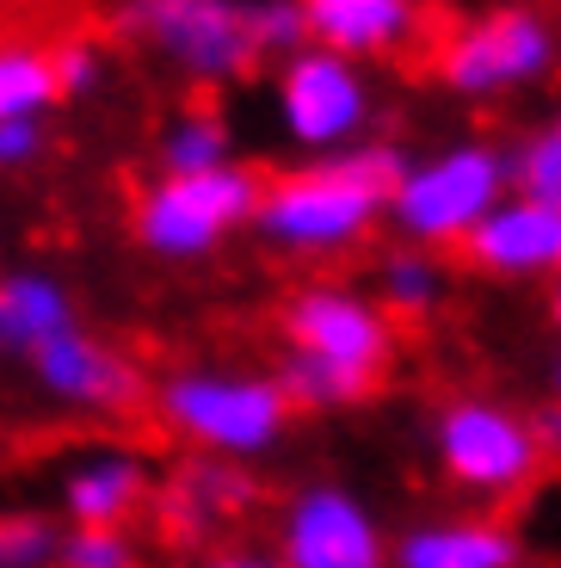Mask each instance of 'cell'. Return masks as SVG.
<instances>
[{"instance_id": "1", "label": "cell", "mask_w": 561, "mask_h": 568, "mask_svg": "<svg viewBox=\"0 0 561 568\" xmlns=\"http://www.w3.org/2000/svg\"><path fill=\"white\" fill-rule=\"evenodd\" d=\"M401 149L389 142H358L346 155L296 161L259 185V211L253 229L266 235L278 254L296 260H334L351 254L389 211V185L401 173Z\"/></svg>"}, {"instance_id": "2", "label": "cell", "mask_w": 561, "mask_h": 568, "mask_svg": "<svg viewBox=\"0 0 561 568\" xmlns=\"http://www.w3.org/2000/svg\"><path fill=\"white\" fill-rule=\"evenodd\" d=\"M155 414L173 439L204 452L211 464H253L284 445L290 433V402H284L272 371L241 365H185L161 377Z\"/></svg>"}, {"instance_id": "3", "label": "cell", "mask_w": 561, "mask_h": 568, "mask_svg": "<svg viewBox=\"0 0 561 568\" xmlns=\"http://www.w3.org/2000/svg\"><path fill=\"white\" fill-rule=\"evenodd\" d=\"M506 192H512L506 149L488 136H463V142L432 149V155L401 161V173H395V185H389L382 223L401 235V247L445 254V247L469 242V229H476Z\"/></svg>"}, {"instance_id": "4", "label": "cell", "mask_w": 561, "mask_h": 568, "mask_svg": "<svg viewBox=\"0 0 561 568\" xmlns=\"http://www.w3.org/2000/svg\"><path fill=\"white\" fill-rule=\"evenodd\" d=\"M561 19L543 7H481L450 19L432 43V74L457 100H512L555 81Z\"/></svg>"}, {"instance_id": "5", "label": "cell", "mask_w": 561, "mask_h": 568, "mask_svg": "<svg viewBox=\"0 0 561 568\" xmlns=\"http://www.w3.org/2000/svg\"><path fill=\"white\" fill-rule=\"evenodd\" d=\"M272 124L309 161L346 155V149L370 142L377 81H370V69L334 57L322 43H303L296 57L272 62Z\"/></svg>"}, {"instance_id": "6", "label": "cell", "mask_w": 561, "mask_h": 568, "mask_svg": "<svg viewBox=\"0 0 561 568\" xmlns=\"http://www.w3.org/2000/svg\"><path fill=\"white\" fill-rule=\"evenodd\" d=\"M259 185H266V173H253L247 161H228L211 173H161L142 185L130 229L155 260H204L235 229H253Z\"/></svg>"}, {"instance_id": "7", "label": "cell", "mask_w": 561, "mask_h": 568, "mask_svg": "<svg viewBox=\"0 0 561 568\" xmlns=\"http://www.w3.org/2000/svg\"><path fill=\"white\" fill-rule=\"evenodd\" d=\"M432 457L445 469V483L476 500L524 495L543 469L531 414H519L500 396H450L432 414Z\"/></svg>"}, {"instance_id": "8", "label": "cell", "mask_w": 561, "mask_h": 568, "mask_svg": "<svg viewBox=\"0 0 561 568\" xmlns=\"http://www.w3.org/2000/svg\"><path fill=\"white\" fill-rule=\"evenodd\" d=\"M118 19L192 87H241L259 69L247 7H235V0H136Z\"/></svg>"}, {"instance_id": "9", "label": "cell", "mask_w": 561, "mask_h": 568, "mask_svg": "<svg viewBox=\"0 0 561 568\" xmlns=\"http://www.w3.org/2000/svg\"><path fill=\"white\" fill-rule=\"evenodd\" d=\"M284 346L296 358H315V365L377 384L395 358V322L358 284H303L284 303Z\"/></svg>"}, {"instance_id": "10", "label": "cell", "mask_w": 561, "mask_h": 568, "mask_svg": "<svg viewBox=\"0 0 561 568\" xmlns=\"http://www.w3.org/2000/svg\"><path fill=\"white\" fill-rule=\"evenodd\" d=\"M278 568H389V531L346 483H303L278 513Z\"/></svg>"}, {"instance_id": "11", "label": "cell", "mask_w": 561, "mask_h": 568, "mask_svg": "<svg viewBox=\"0 0 561 568\" xmlns=\"http://www.w3.org/2000/svg\"><path fill=\"white\" fill-rule=\"evenodd\" d=\"M26 365L43 396L62 402V408H81V414H124L142 396V371L112 341L86 334L81 322L62 327L57 341H43Z\"/></svg>"}, {"instance_id": "12", "label": "cell", "mask_w": 561, "mask_h": 568, "mask_svg": "<svg viewBox=\"0 0 561 568\" xmlns=\"http://www.w3.org/2000/svg\"><path fill=\"white\" fill-rule=\"evenodd\" d=\"M481 278H506V284H537L561 278V216L537 199H519V192H506L476 229H469V242L457 247Z\"/></svg>"}, {"instance_id": "13", "label": "cell", "mask_w": 561, "mask_h": 568, "mask_svg": "<svg viewBox=\"0 0 561 568\" xmlns=\"http://www.w3.org/2000/svg\"><path fill=\"white\" fill-rule=\"evenodd\" d=\"M149 464L136 452H118V445H99V452L74 457L57 483V500H62V519L69 526H86V531H124L142 507H149Z\"/></svg>"}, {"instance_id": "14", "label": "cell", "mask_w": 561, "mask_h": 568, "mask_svg": "<svg viewBox=\"0 0 561 568\" xmlns=\"http://www.w3.org/2000/svg\"><path fill=\"white\" fill-rule=\"evenodd\" d=\"M303 19H309V43L358 62V69L401 57L426 31V13L414 0H303Z\"/></svg>"}, {"instance_id": "15", "label": "cell", "mask_w": 561, "mask_h": 568, "mask_svg": "<svg viewBox=\"0 0 561 568\" xmlns=\"http://www.w3.org/2000/svg\"><path fill=\"white\" fill-rule=\"evenodd\" d=\"M519 531L493 513H457V519H420L389 538V568H519Z\"/></svg>"}, {"instance_id": "16", "label": "cell", "mask_w": 561, "mask_h": 568, "mask_svg": "<svg viewBox=\"0 0 561 568\" xmlns=\"http://www.w3.org/2000/svg\"><path fill=\"white\" fill-rule=\"evenodd\" d=\"M62 327H74V303L62 291V278L38 266L0 272V353L31 358L43 341H57Z\"/></svg>"}, {"instance_id": "17", "label": "cell", "mask_w": 561, "mask_h": 568, "mask_svg": "<svg viewBox=\"0 0 561 568\" xmlns=\"http://www.w3.org/2000/svg\"><path fill=\"white\" fill-rule=\"evenodd\" d=\"M253 500V483L235 464H185L167 488V519L180 531H204Z\"/></svg>"}, {"instance_id": "18", "label": "cell", "mask_w": 561, "mask_h": 568, "mask_svg": "<svg viewBox=\"0 0 561 568\" xmlns=\"http://www.w3.org/2000/svg\"><path fill=\"white\" fill-rule=\"evenodd\" d=\"M57 100L50 50L31 38H0V124H43Z\"/></svg>"}, {"instance_id": "19", "label": "cell", "mask_w": 561, "mask_h": 568, "mask_svg": "<svg viewBox=\"0 0 561 568\" xmlns=\"http://www.w3.org/2000/svg\"><path fill=\"white\" fill-rule=\"evenodd\" d=\"M445 303V260L426 247H401L395 242L377 266V310L389 322H420Z\"/></svg>"}, {"instance_id": "20", "label": "cell", "mask_w": 561, "mask_h": 568, "mask_svg": "<svg viewBox=\"0 0 561 568\" xmlns=\"http://www.w3.org/2000/svg\"><path fill=\"white\" fill-rule=\"evenodd\" d=\"M235 161V130L211 105H185L161 130V173H211Z\"/></svg>"}, {"instance_id": "21", "label": "cell", "mask_w": 561, "mask_h": 568, "mask_svg": "<svg viewBox=\"0 0 561 568\" xmlns=\"http://www.w3.org/2000/svg\"><path fill=\"white\" fill-rule=\"evenodd\" d=\"M506 168H512V192H519V199H537L561 216V105L543 112L512 149H506Z\"/></svg>"}, {"instance_id": "22", "label": "cell", "mask_w": 561, "mask_h": 568, "mask_svg": "<svg viewBox=\"0 0 561 568\" xmlns=\"http://www.w3.org/2000/svg\"><path fill=\"white\" fill-rule=\"evenodd\" d=\"M284 389V402L290 408H315V414H334V408H351V402H365L377 384H365V377H351V371H334V365H315V358H296L284 353V365L272 371Z\"/></svg>"}, {"instance_id": "23", "label": "cell", "mask_w": 561, "mask_h": 568, "mask_svg": "<svg viewBox=\"0 0 561 568\" xmlns=\"http://www.w3.org/2000/svg\"><path fill=\"white\" fill-rule=\"evenodd\" d=\"M57 544L62 531L50 526V513H0V568H57Z\"/></svg>"}, {"instance_id": "24", "label": "cell", "mask_w": 561, "mask_h": 568, "mask_svg": "<svg viewBox=\"0 0 561 568\" xmlns=\"http://www.w3.org/2000/svg\"><path fill=\"white\" fill-rule=\"evenodd\" d=\"M247 31L259 62H284L309 43V19H303V0H253L247 7Z\"/></svg>"}, {"instance_id": "25", "label": "cell", "mask_w": 561, "mask_h": 568, "mask_svg": "<svg viewBox=\"0 0 561 568\" xmlns=\"http://www.w3.org/2000/svg\"><path fill=\"white\" fill-rule=\"evenodd\" d=\"M57 568H136V544H130V531L69 526L57 544Z\"/></svg>"}, {"instance_id": "26", "label": "cell", "mask_w": 561, "mask_h": 568, "mask_svg": "<svg viewBox=\"0 0 561 568\" xmlns=\"http://www.w3.org/2000/svg\"><path fill=\"white\" fill-rule=\"evenodd\" d=\"M50 74H57L62 100H81V93H93L105 81V57H99L93 38H62V43H50Z\"/></svg>"}, {"instance_id": "27", "label": "cell", "mask_w": 561, "mask_h": 568, "mask_svg": "<svg viewBox=\"0 0 561 568\" xmlns=\"http://www.w3.org/2000/svg\"><path fill=\"white\" fill-rule=\"evenodd\" d=\"M43 149H50V130L43 124H0V168L7 173L43 161Z\"/></svg>"}, {"instance_id": "28", "label": "cell", "mask_w": 561, "mask_h": 568, "mask_svg": "<svg viewBox=\"0 0 561 568\" xmlns=\"http://www.w3.org/2000/svg\"><path fill=\"white\" fill-rule=\"evenodd\" d=\"M531 433H537V452L543 457H561V402H549V408L531 414Z\"/></svg>"}, {"instance_id": "29", "label": "cell", "mask_w": 561, "mask_h": 568, "mask_svg": "<svg viewBox=\"0 0 561 568\" xmlns=\"http://www.w3.org/2000/svg\"><path fill=\"white\" fill-rule=\"evenodd\" d=\"M204 568H278L272 556H253V550H228V556H211Z\"/></svg>"}, {"instance_id": "30", "label": "cell", "mask_w": 561, "mask_h": 568, "mask_svg": "<svg viewBox=\"0 0 561 568\" xmlns=\"http://www.w3.org/2000/svg\"><path fill=\"white\" fill-rule=\"evenodd\" d=\"M549 315H555V327H561V278L549 284Z\"/></svg>"}, {"instance_id": "31", "label": "cell", "mask_w": 561, "mask_h": 568, "mask_svg": "<svg viewBox=\"0 0 561 568\" xmlns=\"http://www.w3.org/2000/svg\"><path fill=\"white\" fill-rule=\"evenodd\" d=\"M549 377H555V402H561V358H555V371H549Z\"/></svg>"}]
</instances>
